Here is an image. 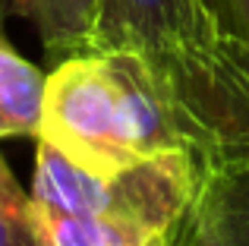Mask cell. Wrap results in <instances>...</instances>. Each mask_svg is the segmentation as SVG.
Wrapping results in <instances>:
<instances>
[{"label":"cell","mask_w":249,"mask_h":246,"mask_svg":"<svg viewBox=\"0 0 249 246\" xmlns=\"http://www.w3.org/2000/svg\"><path fill=\"white\" fill-rule=\"evenodd\" d=\"M89 51H133L148 63L202 177L249 161V44L208 0H101Z\"/></svg>","instance_id":"1"},{"label":"cell","mask_w":249,"mask_h":246,"mask_svg":"<svg viewBox=\"0 0 249 246\" xmlns=\"http://www.w3.org/2000/svg\"><path fill=\"white\" fill-rule=\"evenodd\" d=\"M199 186L202 171L189 152L152 155L101 180L63 158L54 145L38 142L32 199L48 209L98 215L126 230L167 234L189 246Z\"/></svg>","instance_id":"2"},{"label":"cell","mask_w":249,"mask_h":246,"mask_svg":"<svg viewBox=\"0 0 249 246\" xmlns=\"http://www.w3.org/2000/svg\"><path fill=\"white\" fill-rule=\"evenodd\" d=\"M35 139L54 145L63 158L101 180L142 161L123 73L110 51H85L54 63L44 79Z\"/></svg>","instance_id":"3"},{"label":"cell","mask_w":249,"mask_h":246,"mask_svg":"<svg viewBox=\"0 0 249 246\" xmlns=\"http://www.w3.org/2000/svg\"><path fill=\"white\" fill-rule=\"evenodd\" d=\"M189 246H249V161L202 177Z\"/></svg>","instance_id":"4"},{"label":"cell","mask_w":249,"mask_h":246,"mask_svg":"<svg viewBox=\"0 0 249 246\" xmlns=\"http://www.w3.org/2000/svg\"><path fill=\"white\" fill-rule=\"evenodd\" d=\"M48 73L25 60L0 29V139L38 136Z\"/></svg>","instance_id":"5"},{"label":"cell","mask_w":249,"mask_h":246,"mask_svg":"<svg viewBox=\"0 0 249 246\" xmlns=\"http://www.w3.org/2000/svg\"><path fill=\"white\" fill-rule=\"evenodd\" d=\"M98 10L101 0H29L25 19H32L44 44V54L57 63L91 48Z\"/></svg>","instance_id":"6"},{"label":"cell","mask_w":249,"mask_h":246,"mask_svg":"<svg viewBox=\"0 0 249 246\" xmlns=\"http://www.w3.org/2000/svg\"><path fill=\"white\" fill-rule=\"evenodd\" d=\"M38 234L41 246H117L123 228L104 221L98 215H82V211H60L35 202Z\"/></svg>","instance_id":"7"},{"label":"cell","mask_w":249,"mask_h":246,"mask_svg":"<svg viewBox=\"0 0 249 246\" xmlns=\"http://www.w3.org/2000/svg\"><path fill=\"white\" fill-rule=\"evenodd\" d=\"M0 246H41L35 199L19 186L3 155H0Z\"/></svg>","instance_id":"8"},{"label":"cell","mask_w":249,"mask_h":246,"mask_svg":"<svg viewBox=\"0 0 249 246\" xmlns=\"http://www.w3.org/2000/svg\"><path fill=\"white\" fill-rule=\"evenodd\" d=\"M221 22L233 32L243 44H249V0H208Z\"/></svg>","instance_id":"9"},{"label":"cell","mask_w":249,"mask_h":246,"mask_svg":"<svg viewBox=\"0 0 249 246\" xmlns=\"http://www.w3.org/2000/svg\"><path fill=\"white\" fill-rule=\"evenodd\" d=\"M117 246H183V243L174 240V237H167V234H142V230H126L123 228Z\"/></svg>","instance_id":"10"},{"label":"cell","mask_w":249,"mask_h":246,"mask_svg":"<svg viewBox=\"0 0 249 246\" xmlns=\"http://www.w3.org/2000/svg\"><path fill=\"white\" fill-rule=\"evenodd\" d=\"M3 16H29V0H0V19Z\"/></svg>","instance_id":"11"}]
</instances>
